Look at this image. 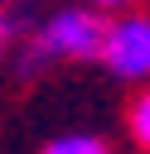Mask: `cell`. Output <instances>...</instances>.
I'll list each match as a JSON object with an SVG mask.
<instances>
[{
  "label": "cell",
  "mask_w": 150,
  "mask_h": 154,
  "mask_svg": "<svg viewBox=\"0 0 150 154\" xmlns=\"http://www.w3.org/2000/svg\"><path fill=\"white\" fill-rule=\"evenodd\" d=\"M102 63L121 82H135V87L150 82V10H121L116 19H106Z\"/></svg>",
  "instance_id": "7a4b0ae2"
},
{
  "label": "cell",
  "mask_w": 150,
  "mask_h": 154,
  "mask_svg": "<svg viewBox=\"0 0 150 154\" xmlns=\"http://www.w3.org/2000/svg\"><path fill=\"white\" fill-rule=\"evenodd\" d=\"M19 29H24V24H19V14H15V10H0V58H5L10 48H15Z\"/></svg>",
  "instance_id": "5b68a950"
},
{
  "label": "cell",
  "mask_w": 150,
  "mask_h": 154,
  "mask_svg": "<svg viewBox=\"0 0 150 154\" xmlns=\"http://www.w3.org/2000/svg\"><path fill=\"white\" fill-rule=\"evenodd\" d=\"M102 34H106L102 10H92V5H58L29 34V43L19 53V72L34 77L48 63H92V58H102Z\"/></svg>",
  "instance_id": "6da1fadb"
},
{
  "label": "cell",
  "mask_w": 150,
  "mask_h": 154,
  "mask_svg": "<svg viewBox=\"0 0 150 154\" xmlns=\"http://www.w3.org/2000/svg\"><path fill=\"white\" fill-rule=\"evenodd\" d=\"M87 5H92V10H116V14H121V10H135L140 0H87Z\"/></svg>",
  "instance_id": "8992f818"
},
{
  "label": "cell",
  "mask_w": 150,
  "mask_h": 154,
  "mask_svg": "<svg viewBox=\"0 0 150 154\" xmlns=\"http://www.w3.org/2000/svg\"><path fill=\"white\" fill-rule=\"evenodd\" d=\"M126 130H131L135 149H140V154H150V82L131 96V106H126Z\"/></svg>",
  "instance_id": "3957f363"
},
{
  "label": "cell",
  "mask_w": 150,
  "mask_h": 154,
  "mask_svg": "<svg viewBox=\"0 0 150 154\" xmlns=\"http://www.w3.org/2000/svg\"><path fill=\"white\" fill-rule=\"evenodd\" d=\"M15 5H44V0H15Z\"/></svg>",
  "instance_id": "52a82bcc"
},
{
  "label": "cell",
  "mask_w": 150,
  "mask_h": 154,
  "mask_svg": "<svg viewBox=\"0 0 150 154\" xmlns=\"http://www.w3.org/2000/svg\"><path fill=\"white\" fill-rule=\"evenodd\" d=\"M44 154H111L102 135H87V130H73V135H58L44 144Z\"/></svg>",
  "instance_id": "277c9868"
}]
</instances>
